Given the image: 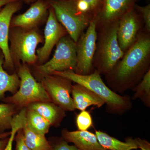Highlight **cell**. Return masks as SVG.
<instances>
[{"label": "cell", "instance_id": "6da1fadb", "mask_svg": "<svg viewBox=\"0 0 150 150\" xmlns=\"http://www.w3.org/2000/svg\"><path fill=\"white\" fill-rule=\"evenodd\" d=\"M150 35L142 31L113 69L105 76L110 88L121 93L134 88L150 69Z\"/></svg>", "mask_w": 150, "mask_h": 150}, {"label": "cell", "instance_id": "7a4b0ae2", "mask_svg": "<svg viewBox=\"0 0 150 150\" xmlns=\"http://www.w3.org/2000/svg\"><path fill=\"white\" fill-rule=\"evenodd\" d=\"M51 75L66 78L93 92L103 100L109 113L121 115L132 107L130 97L122 96L112 91L105 84L101 75L96 70L88 75L79 74L73 71H55Z\"/></svg>", "mask_w": 150, "mask_h": 150}, {"label": "cell", "instance_id": "3957f363", "mask_svg": "<svg viewBox=\"0 0 150 150\" xmlns=\"http://www.w3.org/2000/svg\"><path fill=\"white\" fill-rule=\"evenodd\" d=\"M118 23L119 21L97 25L93 67L100 75L105 76L110 73L125 54L118 44Z\"/></svg>", "mask_w": 150, "mask_h": 150}, {"label": "cell", "instance_id": "277c9868", "mask_svg": "<svg viewBox=\"0 0 150 150\" xmlns=\"http://www.w3.org/2000/svg\"><path fill=\"white\" fill-rule=\"evenodd\" d=\"M19 89L5 101L15 106L23 108L37 102H51L49 95L42 83L38 82L26 65L21 66L18 71Z\"/></svg>", "mask_w": 150, "mask_h": 150}, {"label": "cell", "instance_id": "5b68a950", "mask_svg": "<svg viewBox=\"0 0 150 150\" xmlns=\"http://www.w3.org/2000/svg\"><path fill=\"white\" fill-rule=\"evenodd\" d=\"M50 4L57 20L76 43L91 21L79 12L72 0L51 1Z\"/></svg>", "mask_w": 150, "mask_h": 150}, {"label": "cell", "instance_id": "8992f818", "mask_svg": "<svg viewBox=\"0 0 150 150\" xmlns=\"http://www.w3.org/2000/svg\"><path fill=\"white\" fill-rule=\"evenodd\" d=\"M76 65V43L69 35H66L56 44L52 59L38 66V70L40 74L45 76L51 75L55 71H75Z\"/></svg>", "mask_w": 150, "mask_h": 150}, {"label": "cell", "instance_id": "52a82bcc", "mask_svg": "<svg viewBox=\"0 0 150 150\" xmlns=\"http://www.w3.org/2000/svg\"><path fill=\"white\" fill-rule=\"evenodd\" d=\"M97 20V16L92 20L86 32L82 33L77 42V65L74 72L79 74L88 75L94 71Z\"/></svg>", "mask_w": 150, "mask_h": 150}, {"label": "cell", "instance_id": "ba28073f", "mask_svg": "<svg viewBox=\"0 0 150 150\" xmlns=\"http://www.w3.org/2000/svg\"><path fill=\"white\" fill-rule=\"evenodd\" d=\"M42 41L41 35L34 29L16 30L12 34L10 49L12 58L14 56L23 63L34 64L37 60L36 48Z\"/></svg>", "mask_w": 150, "mask_h": 150}, {"label": "cell", "instance_id": "9c48e42d", "mask_svg": "<svg viewBox=\"0 0 150 150\" xmlns=\"http://www.w3.org/2000/svg\"><path fill=\"white\" fill-rule=\"evenodd\" d=\"M71 81L60 76L48 75L44 76L41 83L51 101L64 111H72L76 109L71 95L73 86Z\"/></svg>", "mask_w": 150, "mask_h": 150}, {"label": "cell", "instance_id": "30bf717a", "mask_svg": "<svg viewBox=\"0 0 150 150\" xmlns=\"http://www.w3.org/2000/svg\"><path fill=\"white\" fill-rule=\"evenodd\" d=\"M143 25L141 15L134 8L119 21L117 38L119 46L124 53L133 45L142 31Z\"/></svg>", "mask_w": 150, "mask_h": 150}, {"label": "cell", "instance_id": "8fae6325", "mask_svg": "<svg viewBox=\"0 0 150 150\" xmlns=\"http://www.w3.org/2000/svg\"><path fill=\"white\" fill-rule=\"evenodd\" d=\"M67 32L56 18L51 8L49 11L48 20L44 29V43L41 48L36 50L37 60L40 62L46 61L50 56L54 46Z\"/></svg>", "mask_w": 150, "mask_h": 150}, {"label": "cell", "instance_id": "7c38bea8", "mask_svg": "<svg viewBox=\"0 0 150 150\" xmlns=\"http://www.w3.org/2000/svg\"><path fill=\"white\" fill-rule=\"evenodd\" d=\"M19 8L18 3L15 1L6 5L0 11V49L4 56V64L8 68L13 67L8 45L9 28L12 17Z\"/></svg>", "mask_w": 150, "mask_h": 150}, {"label": "cell", "instance_id": "4fadbf2b", "mask_svg": "<svg viewBox=\"0 0 150 150\" xmlns=\"http://www.w3.org/2000/svg\"><path fill=\"white\" fill-rule=\"evenodd\" d=\"M137 0H103L97 25L118 21L134 8Z\"/></svg>", "mask_w": 150, "mask_h": 150}, {"label": "cell", "instance_id": "5bb4252c", "mask_svg": "<svg viewBox=\"0 0 150 150\" xmlns=\"http://www.w3.org/2000/svg\"><path fill=\"white\" fill-rule=\"evenodd\" d=\"M48 6L43 1H37L24 13L19 15L11 21L13 27L22 29H33L46 16Z\"/></svg>", "mask_w": 150, "mask_h": 150}, {"label": "cell", "instance_id": "9a60e30c", "mask_svg": "<svg viewBox=\"0 0 150 150\" xmlns=\"http://www.w3.org/2000/svg\"><path fill=\"white\" fill-rule=\"evenodd\" d=\"M62 138L68 143H73L79 150H106L99 144L95 134L90 131L64 129Z\"/></svg>", "mask_w": 150, "mask_h": 150}, {"label": "cell", "instance_id": "2e32d148", "mask_svg": "<svg viewBox=\"0 0 150 150\" xmlns=\"http://www.w3.org/2000/svg\"><path fill=\"white\" fill-rule=\"evenodd\" d=\"M71 94L75 109L81 111L86 110L91 105L100 108L105 104L96 94L79 84L72 86Z\"/></svg>", "mask_w": 150, "mask_h": 150}, {"label": "cell", "instance_id": "e0dca14e", "mask_svg": "<svg viewBox=\"0 0 150 150\" xmlns=\"http://www.w3.org/2000/svg\"><path fill=\"white\" fill-rule=\"evenodd\" d=\"M46 119L51 125L58 124L64 116V111L58 105L51 102H37L28 106Z\"/></svg>", "mask_w": 150, "mask_h": 150}, {"label": "cell", "instance_id": "ac0fdd59", "mask_svg": "<svg viewBox=\"0 0 150 150\" xmlns=\"http://www.w3.org/2000/svg\"><path fill=\"white\" fill-rule=\"evenodd\" d=\"M95 135L99 144L106 150H133L138 149L132 138H127L126 142H123L103 131H96Z\"/></svg>", "mask_w": 150, "mask_h": 150}, {"label": "cell", "instance_id": "d6986e66", "mask_svg": "<svg viewBox=\"0 0 150 150\" xmlns=\"http://www.w3.org/2000/svg\"><path fill=\"white\" fill-rule=\"evenodd\" d=\"M25 142L31 150H52L50 142L45 135L38 134L30 129L26 124L22 129Z\"/></svg>", "mask_w": 150, "mask_h": 150}, {"label": "cell", "instance_id": "ffe728a7", "mask_svg": "<svg viewBox=\"0 0 150 150\" xmlns=\"http://www.w3.org/2000/svg\"><path fill=\"white\" fill-rule=\"evenodd\" d=\"M4 56L2 54L0 55V98L6 92L15 93L20 83L18 75L9 74L4 69Z\"/></svg>", "mask_w": 150, "mask_h": 150}, {"label": "cell", "instance_id": "44dd1931", "mask_svg": "<svg viewBox=\"0 0 150 150\" xmlns=\"http://www.w3.org/2000/svg\"><path fill=\"white\" fill-rule=\"evenodd\" d=\"M79 12L91 21L99 13L103 0H72Z\"/></svg>", "mask_w": 150, "mask_h": 150}, {"label": "cell", "instance_id": "7402d4cb", "mask_svg": "<svg viewBox=\"0 0 150 150\" xmlns=\"http://www.w3.org/2000/svg\"><path fill=\"white\" fill-rule=\"evenodd\" d=\"M26 125L33 131L45 135L49 131L51 124L34 110L28 109L26 113Z\"/></svg>", "mask_w": 150, "mask_h": 150}, {"label": "cell", "instance_id": "603a6c76", "mask_svg": "<svg viewBox=\"0 0 150 150\" xmlns=\"http://www.w3.org/2000/svg\"><path fill=\"white\" fill-rule=\"evenodd\" d=\"M133 99H140L148 107L150 106V69L142 80L133 88Z\"/></svg>", "mask_w": 150, "mask_h": 150}, {"label": "cell", "instance_id": "cb8c5ba5", "mask_svg": "<svg viewBox=\"0 0 150 150\" xmlns=\"http://www.w3.org/2000/svg\"><path fill=\"white\" fill-rule=\"evenodd\" d=\"M26 113L27 110L24 108L17 114L14 116L11 124V134L4 150H12L13 141L17 133L19 130L22 129L26 124Z\"/></svg>", "mask_w": 150, "mask_h": 150}, {"label": "cell", "instance_id": "d4e9b609", "mask_svg": "<svg viewBox=\"0 0 150 150\" xmlns=\"http://www.w3.org/2000/svg\"><path fill=\"white\" fill-rule=\"evenodd\" d=\"M15 106L11 103L0 104V133L6 129H11L15 112Z\"/></svg>", "mask_w": 150, "mask_h": 150}, {"label": "cell", "instance_id": "484cf974", "mask_svg": "<svg viewBox=\"0 0 150 150\" xmlns=\"http://www.w3.org/2000/svg\"><path fill=\"white\" fill-rule=\"evenodd\" d=\"M76 123L79 131H87L93 126V120L90 112L86 110H82L77 115Z\"/></svg>", "mask_w": 150, "mask_h": 150}, {"label": "cell", "instance_id": "4316f807", "mask_svg": "<svg viewBox=\"0 0 150 150\" xmlns=\"http://www.w3.org/2000/svg\"><path fill=\"white\" fill-rule=\"evenodd\" d=\"M134 8L140 13L144 25L145 31L150 33V4L144 6H135Z\"/></svg>", "mask_w": 150, "mask_h": 150}, {"label": "cell", "instance_id": "83f0119b", "mask_svg": "<svg viewBox=\"0 0 150 150\" xmlns=\"http://www.w3.org/2000/svg\"><path fill=\"white\" fill-rule=\"evenodd\" d=\"M50 142L52 150H79L75 145H70L62 138H58L53 142Z\"/></svg>", "mask_w": 150, "mask_h": 150}, {"label": "cell", "instance_id": "f1b7e54d", "mask_svg": "<svg viewBox=\"0 0 150 150\" xmlns=\"http://www.w3.org/2000/svg\"><path fill=\"white\" fill-rule=\"evenodd\" d=\"M14 140L16 142V150H31L27 146L25 142L22 129L18 131L15 137Z\"/></svg>", "mask_w": 150, "mask_h": 150}, {"label": "cell", "instance_id": "f546056e", "mask_svg": "<svg viewBox=\"0 0 150 150\" xmlns=\"http://www.w3.org/2000/svg\"><path fill=\"white\" fill-rule=\"evenodd\" d=\"M132 140L137 148H139L141 150H150V143L145 139H142L139 138L133 139Z\"/></svg>", "mask_w": 150, "mask_h": 150}, {"label": "cell", "instance_id": "4dcf8cb0", "mask_svg": "<svg viewBox=\"0 0 150 150\" xmlns=\"http://www.w3.org/2000/svg\"><path fill=\"white\" fill-rule=\"evenodd\" d=\"M9 137L0 139V150L4 149L7 144L8 142Z\"/></svg>", "mask_w": 150, "mask_h": 150}, {"label": "cell", "instance_id": "1f68e13d", "mask_svg": "<svg viewBox=\"0 0 150 150\" xmlns=\"http://www.w3.org/2000/svg\"><path fill=\"white\" fill-rule=\"evenodd\" d=\"M16 1V0H0V11H1V9L6 5Z\"/></svg>", "mask_w": 150, "mask_h": 150}, {"label": "cell", "instance_id": "d6a6232c", "mask_svg": "<svg viewBox=\"0 0 150 150\" xmlns=\"http://www.w3.org/2000/svg\"><path fill=\"white\" fill-rule=\"evenodd\" d=\"M11 134L10 132H4V133H0V139L7 138L9 137Z\"/></svg>", "mask_w": 150, "mask_h": 150}]
</instances>
